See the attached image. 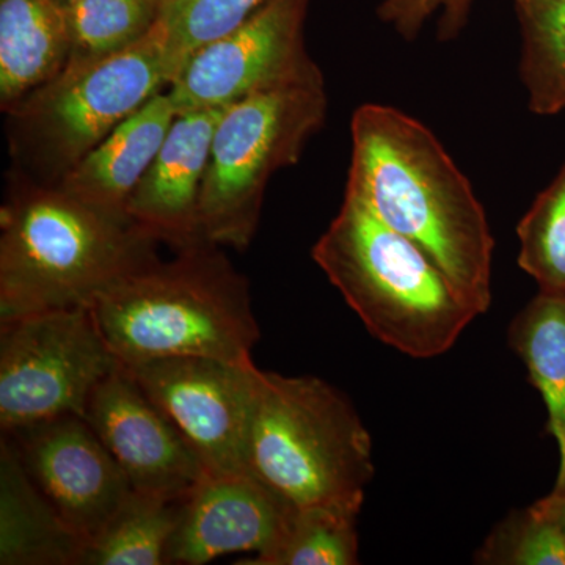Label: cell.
Instances as JSON below:
<instances>
[{
  "mask_svg": "<svg viewBox=\"0 0 565 565\" xmlns=\"http://www.w3.org/2000/svg\"><path fill=\"white\" fill-rule=\"evenodd\" d=\"M182 498L132 490L102 534L87 545L82 565H167Z\"/></svg>",
  "mask_w": 565,
  "mask_h": 565,
  "instance_id": "obj_19",
  "label": "cell"
},
{
  "mask_svg": "<svg viewBox=\"0 0 565 565\" xmlns=\"http://www.w3.org/2000/svg\"><path fill=\"white\" fill-rule=\"evenodd\" d=\"M311 256L370 333L412 359L444 355L481 316L418 245L351 193Z\"/></svg>",
  "mask_w": 565,
  "mask_h": 565,
  "instance_id": "obj_4",
  "label": "cell"
},
{
  "mask_svg": "<svg viewBox=\"0 0 565 565\" xmlns=\"http://www.w3.org/2000/svg\"><path fill=\"white\" fill-rule=\"evenodd\" d=\"M291 511L248 471H206L181 500L167 565H202L233 553L262 556Z\"/></svg>",
  "mask_w": 565,
  "mask_h": 565,
  "instance_id": "obj_13",
  "label": "cell"
},
{
  "mask_svg": "<svg viewBox=\"0 0 565 565\" xmlns=\"http://www.w3.org/2000/svg\"><path fill=\"white\" fill-rule=\"evenodd\" d=\"M70 63L109 57L147 36L159 18V0H76L63 6Z\"/></svg>",
  "mask_w": 565,
  "mask_h": 565,
  "instance_id": "obj_22",
  "label": "cell"
},
{
  "mask_svg": "<svg viewBox=\"0 0 565 565\" xmlns=\"http://www.w3.org/2000/svg\"><path fill=\"white\" fill-rule=\"evenodd\" d=\"M550 497H552V500L555 501L557 508H559L561 514L565 516V482L564 484L555 486Z\"/></svg>",
  "mask_w": 565,
  "mask_h": 565,
  "instance_id": "obj_27",
  "label": "cell"
},
{
  "mask_svg": "<svg viewBox=\"0 0 565 565\" xmlns=\"http://www.w3.org/2000/svg\"><path fill=\"white\" fill-rule=\"evenodd\" d=\"M90 308L0 319V429L85 418L92 394L120 366Z\"/></svg>",
  "mask_w": 565,
  "mask_h": 565,
  "instance_id": "obj_8",
  "label": "cell"
},
{
  "mask_svg": "<svg viewBox=\"0 0 565 565\" xmlns=\"http://www.w3.org/2000/svg\"><path fill=\"white\" fill-rule=\"evenodd\" d=\"M356 512L334 508L292 509L274 545L243 565H355Z\"/></svg>",
  "mask_w": 565,
  "mask_h": 565,
  "instance_id": "obj_21",
  "label": "cell"
},
{
  "mask_svg": "<svg viewBox=\"0 0 565 565\" xmlns=\"http://www.w3.org/2000/svg\"><path fill=\"white\" fill-rule=\"evenodd\" d=\"M125 366L184 435L206 471H247L248 435L259 381L255 364L167 356Z\"/></svg>",
  "mask_w": 565,
  "mask_h": 565,
  "instance_id": "obj_9",
  "label": "cell"
},
{
  "mask_svg": "<svg viewBox=\"0 0 565 565\" xmlns=\"http://www.w3.org/2000/svg\"><path fill=\"white\" fill-rule=\"evenodd\" d=\"M131 221L22 177L0 210V319L90 308L114 282L158 258Z\"/></svg>",
  "mask_w": 565,
  "mask_h": 565,
  "instance_id": "obj_3",
  "label": "cell"
},
{
  "mask_svg": "<svg viewBox=\"0 0 565 565\" xmlns=\"http://www.w3.org/2000/svg\"><path fill=\"white\" fill-rule=\"evenodd\" d=\"M487 565H565V516L552 497L511 512L475 555Z\"/></svg>",
  "mask_w": 565,
  "mask_h": 565,
  "instance_id": "obj_23",
  "label": "cell"
},
{
  "mask_svg": "<svg viewBox=\"0 0 565 565\" xmlns=\"http://www.w3.org/2000/svg\"><path fill=\"white\" fill-rule=\"evenodd\" d=\"M2 435L33 484L85 545L132 493L125 471L82 416H58Z\"/></svg>",
  "mask_w": 565,
  "mask_h": 565,
  "instance_id": "obj_11",
  "label": "cell"
},
{
  "mask_svg": "<svg viewBox=\"0 0 565 565\" xmlns=\"http://www.w3.org/2000/svg\"><path fill=\"white\" fill-rule=\"evenodd\" d=\"M174 118L169 92L158 93L96 145L63 177L58 188L104 214L129 221V200L161 150Z\"/></svg>",
  "mask_w": 565,
  "mask_h": 565,
  "instance_id": "obj_15",
  "label": "cell"
},
{
  "mask_svg": "<svg viewBox=\"0 0 565 565\" xmlns=\"http://www.w3.org/2000/svg\"><path fill=\"white\" fill-rule=\"evenodd\" d=\"M520 269L539 292L565 296V163L516 225Z\"/></svg>",
  "mask_w": 565,
  "mask_h": 565,
  "instance_id": "obj_24",
  "label": "cell"
},
{
  "mask_svg": "<svg viewBox=\"0 0 565 565\" xmlns=\"http://www.w3.org/2000/svg\"><path fill=\"white\" fill-rule=\"evenodd\" d=\"M70 58L57 0H0V106L9 109L62 73Z\"/></svg>",
  "mask_w": 565,
  "mask_h": 565,
  "instance_id": "obj_17",
  "label": "cell"
},
{
  "mask_svg": "<svg viewBox=\"0 0 565 565\" xmlns=\"http://www.w3.org/2000/svg\"><path fill=\"white\" fill-rule=\"evenodd\" d=\"M174 68L158 22L109 57L70 63L58 76L6 109L22 162L57 185L117 126L169 88Z\"/></svg>",
  "mask_w": 565,
  "mask_h": 565,
  "instance_id": "obj_7",
  "label": "cell"
},
{
  "mask_svg": "<svg viewBox=\"0 0 565 565\" xmlns=\"http://www.w3.org/2000/svg\"><path fill=\"white\" fill-rule=\"evenodd\" d=\"M267 2L269 0H159L158 25L166 39L174 79L196 51L239 28Z\"/></svg>",
  "mask_w": 565,
  "mask_h": 565,
  "instance_id": "obj_25",
  "label": "cell"
},
{
  "mask_svg": "<svg viewBox=\"0 0 565 565\" xmlns=\"http://www.w3.org/2000/svg\"><path fill=\"white\" fill-rule=\"evenodd\" d=\"M58 3H62V6H66V3H73L76 2V0H57Z\"/></svg>",
  "mask_w": 565,
  "mask_h": 565,
  "instance_id": "obj_28",
  "label": "cell"
},
{
  "mask_svg": "<svg viewBox=\"0 0 565 565\" xmlns=\"http://www.w3.org/2000/svg\"><path fill=\"white\" fill-rule=\"evenodd\" d=\"M226 107L177 115L161 150L129 200V221L177 252L206 241L200 221V200L212 139Z\"/></svg>",
  "mask_w": 565,
  "mask_h": 565,
  "instance_id": "obj_14",
  "label": "cell"
},
{
  "mask_svg": "<svg viewBox=\"0 0 565 565\" xmlns=\"http://www.w3.org/2000/svg\"><path fill=\"white\" fill-rule=\"evenodd\" d=\"M310 0H269L244 24L206 44L167 88L177 115L232 106L318 65L305 46Z\"/></svg>",
  "mask_w": 565,
  "mask_h": 565,
  "instance_id": "obj_10",
  "label": "cell"
},
{
  "mask_svg": "<svg viewBox=\"0 0 565 565\" xmlns=\"http://www.w3.org/2000/svg\"><path fill=\"white\" fill-rule=\"evenodd\" d=\"M522 35L520 79L537 115L565 109V0H512Z\"/></svg>",
  "mask_w": 565,
  "mask_h": 565,
  "instance_id": "obj_20",
  "label": "cell"
},
{
  "mask_svg": "<svg viewBox=\"0 0 565 565\" xmlns=\"http://www.w3.org/2000/svg\"><path fill=\"white\" fill-rule=\"evenodd\" d=\"M323 74L313 68L226 107L215 128L200 200L203 237L243 252L258 230L274 174L296 166L327 117Z\"/></svg>",
  "mask_w": 565,
  "mask_h": 565,
  "instance_id": "obj_6",
  "label": "cell"
},
{
  "mask_svg": "<svg viewBox=\"0 0 565 565\" xmlns=\"http://www.w3.org/2000/svg\"><path fill=\"white\" fill-rule=\"evenodd\" d=\"M475 0H382L377 14L405 41H414L427 22L438 17V36L451 41L460 35Z\"/></svg>",
  "mask_w": 565,
  "mask_h": 565,
  "instance_id": "obj_26",
  "label": "cell"
},
{
  "mask_svg": "<svg viewBox=\"0 0 565 565\" xmlns=\"http://www.w3.org/2000/svg\"><path fill=\"white\" fill-rule=\"evenodd\" d=\"M90 311L122 364L167 356L255 364L259 327L247 278L210 241L181 248L172 262L143 264L99 294Z\"/></svg>",
  "mask_w": 565,
  "mask_h": 565,
  "instance_id": "obj_2",
  "label": "cell"
},
{
  "mask_svg": "<svg viewBox=\"0 0 565 565\" xmlns=\"http://www.w3.org/2000/svg\"><path fill=\"white\" fill-rule=\"evenodd\" d=\"M85 542L33 484L6 435L0 437V564L82 565Z\"/></svg>",
  "mask_w": 565,
  "mask_h": 565,
  "instance_id": "obj_16",
  "label": "cell"
},
{
  "mask_svg": "<svg viewBox=\"0 0 565 565\" xmlns=\"http://www.w3.org/2000/svg\"><path fill=\"white\" fill-rule=\"evenodd\" d=\"M247 471L288 508L360 514L373 440L351 401L322 379L259 370Z\"/></svg>",
  "mask_w": 565,
  "mask_h": 565,
  "instance_id": "obj_5",
  "label": "cell"
},
{
  "mask_svg": "<svg viewBox=\"0 0 565 565\" xmlns=\"http://www.w3.org/2000/svg\"><path fill=\"white\" fill-rule=\"evenodd\" d=\"M509 345L544 399L546 430L559 449L556 484L565 482V296L539 292L509 326Z\"/></svg>",
  "mask_w": 565,
  "mask_h": 565,
  "instance_id": "obj_18",
  "label": "cell"
},
{
  "mask_svg": "<svg viewBox=\"0 0 565 565\" xmlns=\"http://www.w3.org/2000/svg\"><path fill=\"white\" fill-rule=\"evenodd\" d=\"M85 419L136 492L182 498L206 473L184 435L122 363L92 394Z\"/></svg>",
  "mask_w": 565,
  "mask_h": 565,
  "instance_id": "obj_12",
  "label": "cell"
},
{
  "mask_svg": "<svg viewBox=\"0 0 565 565\" xmlns=\"http://www.w3.org/2000/svg\"><path fill=\"white\" fill-rule=\"evenodd\" d=\"M345 193L419 248L484 315L492 303L494 239L473 185L422 121L363 104L351 121Z\"/></svg>",
  "mask_w": 565,
  "mask_h": 565,
  "instance_id": "obj_1",
  "label": "cell"
}]
</instances>
